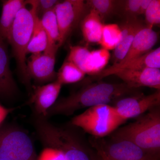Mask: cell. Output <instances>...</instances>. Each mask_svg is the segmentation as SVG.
Masks as SVG:
<instances>
[{"mask_svg": "<svg viewBox=\"0 0 160 160\" xmlns=\"http://www.w3.org/2000/svg\"><path fill=\"white\" fill-rule=\"evenodd\" d=\"M32 125L43 147L58 149L65 160H101L80 132L71 124L58 126L47 118L32 116Z\"/></svg>", "mask_w": 160, "mask_h": 160, "instance_id": "1", "label": "cell"}, {"mask_svg": "<svg viewBox=\"0 0 160 160\" xmlns=\"http://www.w3.org/2000/svg\"><path fill=\"white\" fill-rule=\"evenodd\" d=\"M82 87L69 96L57 100L47 112V118L53 116H70L82 109L101 105H109L127 97L141 93L138 89L126 83L98 82L82 85Z\"/></svg>", "mask_w": 160, "mask_h": 160, "instance_id": "2", "label": "cell"}, {"mask_svg": "<svg viewBox=\"0 0 160 160\" xmlns=\"http://www.w3.org/2000/svg\"><path fill=\"white\" fill-rule=\"evenodd\" d=\"M27 5L18 11L9 32L7 43L11 45L12 55L15 58L22 82L29 90H31L26 63V49L33 32L37 15L36 0L27 1Z\"/></svg>", "mask_w": 160, "mask_h": 160, "instance_id": "3", "label": "cell"}, {"mask_svg": "<svg viewBox=\"0 0 160 160\" xmlns=\"http://www.w3.org/2000/svg\"><path fill=\"white\" fill-rule=\"evenodd\" d=\"M136 118L133 122L115 130L112 138L127 140L143 149L160 153V106Z\"/></svg>", "mask_w": 160, "mask_h": 160, "instance_id": "4", "label": "cell"}, {"mask_svg": "<svg viewBox=\"0 0 160 160\" xmlns=\"http://www.w3.org/2000/svg\"><path fill=\"white\" fill-rule=\"evenodd\" d=\"M126 122L113 106L101 105L88 108L76 116L70 124L93 136L102 138L113 133Z\"/></svg>", "mask_w": 160, "mask_h": 160, "instance_id": "5", "label": "cell"}, {"mask_svg": "<svg viewBox=\"0 0 160 160\" xmlns=\"http://www.w3.org/2000/svg\"><path fill=\"white\" fill-rule=\"evenodd\" d=\"M0 157L7 160H38L32 140L26 130L12 123L0 125Z\"/></svg>", "mask_w": 160, "mask_h": 160, "instance_id": "6", "label": "cell"}, {"mask_svg": "<svg viewBox=\"0 0 160 160\" xmlns=\"http://www.w3.org/2000/svg\"><path fill=\"white\" fill-rule=\"evenodd\" d=\"M93 147L106 160H160V153L146 150L121 139L111 138L109 142H96Z\"/></svg>", "mask_w": 160, "mask_h": 160, "instance_id": "7", "label": "cell"}, {"mask_svg": "<svg viewBox=\"0 0 160 160\" xmlns=\"http://www.w3.org/2000/svg\"><path fill=\"white\" fill-rule=\"evenodd\" d=\"M89 9L83 0L59 2L54 8L60 33L59 47L62 46L87 14Z\"/></svg>", "mask_w": 160, "mask_h": 160, "instance_id": "8", "label": "cell"}, {"mask_svg": "<svg viewBox=\"0 0 160 160\" xmlns=\"http://www.w3.org/2000/svg\"><path fill=\"white\" fill-rule=\"evenodd\" d=\"M59 47L57 46L47 48L45 51L32 54L27 64L29 79L42 85L56 80L57 73L54 67L57 52Z\"/></svg>", "mask_w": 160, "mask_h": 160, "instance_id": "9", "label": "cell"}, {"mask_svg": "<svg viewBox=\"0 0 160 160\" xmlns=\"http://www.w3.org/2000/svg\"><path fill=\"white\" fill-rule=\"evenodd\" d=\"M160 90L148 95L140 93L118 100L113 106L123 119L136 118L160 106Z\"/></svg>", "mask_w": 160, "mask_h": 160, "instance_id": "10", "label": "cell"}, {"mask_svg": "<svg viewBox=\"0 0 160 160\" xmlns=\"http://www.w3.org/2000/svg\"><path fill=\"white\" fill-rule=\"evenodd\" d=\"M62 85L58 81L33 86L28 104L32 107V115L46 118L47 112L57 101Z\"/></svg>", "mask_w": 160, "mask_h": 160, "instance_id": "11", "label": "cell"}, {"mask_svg": "<svg viewBox=\"0 0 160 160\" xmlns=\"http://www.w3.org/2000/svg\"><path fill=\"white\" fill-rule=\"evenodd\" d=\"M151 68L159 69L160 68V48L152 49L146 54L139 57L129 61L122 65L113 64L107 69H103L99 73L92 76L85 80L83 84L92 83L94 81H100L103 78L114 75L118 72L122 70H133Z\"/></svg>", "mask_w": 160, "mask_h": 160, "instance_id": "12", "label": "cell"}, {"mask_svg": "<svg viewBox=\"0 0 160 160\" xmlns=\"http://www.w3.org/2000/svg\"><path fill=\"white\" fill-rule=\"evenodd\" d=\"M114 75L131 88L138 89L140 87H148L160 90L159 69L147 68L122 70Z\"/></svg>", "mask_w": 160, "mask_h": 160, "instance_id": "13", "label": "cell"}, {"mask_svg": "<svg viewBox=\"0 0 160 160\" xmlns=\"http://www.w3.org/2000/svg\"><path fill=\"white\" fill-rule=\"evenodd\" d=\"M7 42L0 36V99H12L18 92L10 68Z\"/></svg>", "mask_w": 160, "mask_h": 160, "instance_id": "14", "label": "cell"}, {"mask_svg": "<svg viewBox=\"0 0 160 160\" xmlns=\"http://www.w3.org/2000/svg\"><path fill=\"white\" fill-rule=\"evenodd\" d=\"M146 26L137 17L126 18L125 22L120 26L122 37L114 49L113 64H117L123 59L137 35Z\"/></svg>", "mask_w": 160, "mask_h": 160, "instance_id": "15", "label": "cell"}, {"mask_svg": "<svg viewBox=\"0 0 160 160\" xmlns=\"http://www.w3.org/2000/svg\"><path fill=\"white\" fill-rule=\"evenodd\" d=\"M158 34L152 29L146 27L139 32L123 59L118 65L125 64L149 52L158 40Z\"/></svg>", "mask_w": 160, "mask_h": 160, "instance_id": "16", "label": "cell"}, {"mask_svg": "<svg viewBox=\"0 0 160 160\" xmlns=\"http://www.w3.org/2000/svg\"><path fill=\"white\" fill-rule=\"evenodd\" d=\"M66 60L74 63L86 74L93 76L99 72L94 50L90 51L83 46H70Z\"/></svg>", "mask_w": 160, "mask_h": 160, "instance_id": "17", "label": "cell"}, {"mask_svg": "<svg viewBox=\"0 0 160 160\" xmlns=\"http://www.w3.org/2000/svg\"><path fill=\"white\" fill-rule=\"evenodd\" d=\"M27 4V1L22 0L3 1L2 14L0 18V36L6 42L17 14L20 9Z\"/></svg>", "mask_w": 160, "mask_h": 160, "instance_id": "18", "label": "cell"}, {"mask_svg": "<svg viewBox=\"0 0 160 160\" xmlns=\"http://www.w3.org/2000/svg\"><path fill=\"white\" fill-rule=\"evenodd\" d=\"M103 26L104 24L99 16L94 10L90 9L81 22L82 33L86 42L98 43Z\"/></svg>", "mask_w": 160, "mask_h": 160, "instance_id": "19", "label": "cell"}, {"mask_svg": "<svg viewBox=\"0 0 160 160\" xmlns=\"http://www.w3.org/2000/svg\"><path fill=\"white\" fill-rule=\"evenodd\" d=\"M48 40L39 18H36L34 29L26 49V54L41 53L47 49Z\"/></svg>", "mask_w": 160, "mask_h": 160, "instance_id": "20", "label": "cell"}, {"mask_svg": "<svg viewBox=\"0 0 160 160\" xmlns=\"http://www.w3.org/2000/svg\"><path fill=\"white\" fill-rule=\"evenodd\" d=\"M86 74L74 63L66 60L57 73L56 81L62 86L65 84H72L82 80Z\"/></svg>", "mask_w": 160, "mask_h": 160, "instance_id": "21", "label": "cell"}, {"mask_svg": "<svg viewBox=\"0 0 160 160\" xmlns=\"http://www.w3.org/2000/svg\"><path fill=\"white\" fill-rule=\"evenodd\" d=\"M40 20L48 38L47 48L58 46L60 33L54 9L45 12L40 18Z\"/></svg>", "mask_w": 160, "mask_h": 160, "instance_id": "22", "label": "cell"}, {"mask_svg": "<svg viewBox=\"0 0 160 160\" xmlns=\"http://www.w3.org/2000/svg\"><path fill=\"white\" fill-rule=\"evenodd\" d=\"M122 37V30L116 24L104 25L102 36L98 44L106 50H113L119 43Z\"/></svg>", "mask_w": 160, "mask_h": 160, "instance_id": "23", "label": "cell"}, {"mask_svg": "<svg viewBox=\"0 0 160 160\" xmlns=\"http://www.w3.org/2000/svg\"><path fill=\"white\" fill-rule=\"evenodd\" d=\"M86 2L89 9L95 11L102 22L114 12L120 3V1L113 0H89Z\"/></svg>", "mask_w": 160, "mask_h": 160, "instance_id": "24", "label": "cell"}, {"mask_svg": "<svg viewBox=\"0 0 160 160\" xmlns=\"http://www.w3.org/2000/svg\"><path fill=\"white\" fill-rule=\"evenodd\" d=\"M146 26L148 28L152 29L153 26L160 23V1L151 0L145 12Z\"/></svg>", "mask_w": 160, "mask_h": 160, "instance_id": "25", "label": "cell"}, {"mask_svg": "<svg viewBox=\"0 0 160 160\" xmlns=\"http://www.w3.org/2000/svg\"><path fill=\"white\" fill-rule=\"evenodd\" d=\"M59 2L56 0H36L37 15L40 18L45 12L54 9Z\"/></svg>", "mask_w": 160, "mask_h": 160, "instance_id": "26", "label": "cell"}, {"mask_svg": "<svg viewBox=\"0 0 160 160\" xmlns=\"http://www.w3.org/2000/svg\"><path fill=\"white\" fill-rule=\"evenodd\" d=\"M38 160H65V158L62 152L58 149L43 147Z\"/></svg>", "mask_w": 160, "mask_h": 160, "instance_id": "27", "label": "cell"}, {"mask_svg": "<svg viewBox=\"0 0 160 160\" xmlns=\"http://www.w3.org/2000/svg\"><path fill=\"white\" fill-rule=\"evenodd\" d=\"M142 0H128L124 4V13L126 18L137 17Z\"/></svg>", "mask_w": 160, "mask_h": 160, "instance_id": "28", "label": "cell"}, {"mask_svg": "<svg viewBox=\"0 0 160 160\" xmlns=\"http://www.w3.org/2000/svg\"><path fill=\"white\" fill-rule=\"evenodd\" d=\"M15 109V108H6L0 105V125L4 122L6 117Z\"/></svg>", "mask_w": 160, "mask_h": 160, "instance_id": "29", "label": "cell"}, {"mask_svg": "<svg viewBox=\"0 0 160 160\" xmlns=\"http://www.w3.org/2000/svg\"><path fill=\"white\" fill-rule=\"evenodd\" d=\"M151 0H142L139 10L138 15L145 14L146 9L151 2Z\"/></svg>", "mask_w": 160, "mask_h": 160, "instance_id": "30", "label": "cell"}, {"mask_svg": "<svg viewBox=\"0 0 160 160\" xmlns=\"http://www.w3.org/2000/svg\"><path fill=\"white\" fill-rule=\"evenodd\" d=\"M0 160H7L5 159H3L2 158L0 157Z\"/></svg>", "mask_w": 160, "mask_h": 160, "instance_id": "31", "label": "cell"}, {"mask_svg": "<svg viewBox=\"0 0 160 160\" xmlns=\"http://www.w3.org/2000/svg\"><path fill=\"white\" fill-rule=\"evenodd\" d=\"M101 160H103L102 159V158H101Z\"/></svg>", "mask_w": 160, "mask_h": 160, "instance_id": "32", "label": "cell"}, {"mask_svg": "<svg viewBox=\"0 0 160 160\" xmlns=\"http://www.w3.org/2000/svg\"></svg>", "mask_w": 160, "mask_h": 160, "instance_id": "33", "label": "cell"}]
</instances>
